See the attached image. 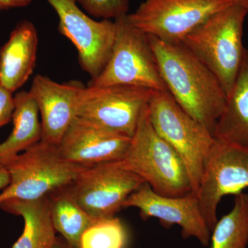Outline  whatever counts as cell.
Returning <instances> with one entry per match:
<instances>
[{
  "mask_svg": "<svg viewBox=\"0 0 248 248\" xmlns=\"http://www.w3.org/2000/svg\"><path fill=\"white\" fill-rule=\"evenodd\" d=\"M11 182L0 193L6 201H33L69 184L84 167L62 157L58 146L40 141L4 165Z\"/></svg>",
  "mask_w": 248,
  "mask_h": 248,
  "instance_id": "5",
  "label": "cell"
},
{
  "mask_svg": "<svg viewBox=\"0 0 248 248\" xmlns=\"http://www.w3.org/2000/svg\"><path fill=\"white\" fill-rule=\"evenodd\" d=\"M234 3V0H146L127 15V19L146 35L179 45L210 16Z\"/></svg>",
  "mask_w": 248,
  "mask_h": 248,
  "instance_id": "7",
  "label": "cell"
},
{
  "mask_svg": "<svg viewBox=\"0 0 248 248\" xmlns=\"http://www.w3.org/2000/svg\"><path fill=\"white\" fill-rule=\"evenodd\" d=\"M248 188V148L215 139L196 195L210 232L217 222L222 198Z\"/></svg>",
  "mask_w": 248,
  "mask_h": 248,
  "instance_id": "8",
  "label": "cell"
},
{
  "mask_svg": "<svg viewBox=\"0 0 248 248\" xmlns=\"http://www.w3.org/2000/svg\"><path fill=\"white\" fill-rule=\"evenodd\" d=\"M11 182L9 170L6 166L0 164V190H4Z\"/></svg>",
  "mask_w": 248,
  "mask_h": 248,
  "instance_id": "25",
  "label": "cell"
},
{
  "mask_svg": "<svg viewBox=\"0 0 248 248\" xmlns=\"http://www.w3.org/2000/svg\"><path fill=\"white\" fill-rule=\"evenodd\" d=\"M85 88L78 81L60 83L37 75L29 93L41 115V141L59 146L63 135L76 119Z\"/></svg>",
  "mask_w": 248,
  "mask_h": 248,
  "instance_id": "14",
  "label": "cell"
},
{
  "mask_svg": "<svg viewBox=\"0 0 248 248\" xmlns=\"http://www.w3.org/2000/svg\"><path fill=\"white\" fill-rule=\"evenodd\" d=\"M59 17V32L78 50L81 68L97 78L110 58L115 36V21H96L85 14L77 0H46Z\"/></svg>",
  "mask_w": 248,
  "mask_h": 248,
  "instance_id": "11",
  "label": "cell"
},
{
  "mask_svg": "<svg viewBox=\"0 0 248 248\" xmlns=\"http://www.w3.org/2000/svg\"><path fill=\"white\" fill-rule=\"evenodd\" d=\"M156 92L138 86H86L77 117L132 138L142 110Z\"/></svg>",
  "mask_w": 248,
  "mask_h": 248,
  "instance_id": "10",
  "label": "cell"
},
{
  "mask_svg": "<svg viewBox=\"0 0 248 248\" xmlns=\"http://www.w3.org/2000/svg\"><path fill=\"white\" fill-rule=\"evenodd\" d=\"M14 98V128L8 138L0 143V164L2 165L42 140L40 112L30 93L20 91Z\"/></svg>",
  "mask_w": 248,
  "mask_h": 248,
  "instance_id": "18",
  "label": "cell"
},
{
  "mask_svg": "<svg viewBox=\"0 0 248 248\" xmlns=\"http://www.w3.org/2000/svg\"><path fill=\"white\" fill-rule=\"evenodd\" d=\"M53 248H78L74 247V246H71L68 244V242L63 239V237H57V241L55 242V246Z\"/></svg>",
  "mask_w": 248,
  "mask_h": 248,
  "instance_id": "26",
  "label": "cell"
},
{
  "mask_svg": "<svg viewBox=\"0 0 248 248\" xmlns=\"http://www.w3.org/2000/svg\"><path fill=\"white\" fill-rule=\"evenodd\" d=\"M146 183L124 169L119 161L85 168L66 186L70 193L85 211L95 218L115 217L124 202Z\"/></svg>",
  "mask_w": 248,
  "mask_h": 248,
  "instance_id": "9",
  "label": "cell"
},
{
  "mask_svg": "<svg viewBox=\"0 0 248 248\" xmlns=\"http://www.w3.org/2000/svg\"><path fill=\"white\" fill-rule=\"evenodd\" d=\"M14 110V93L0 84V128L12 120Z\"/></svg>",
  "mask_w": 248,
  "mask_h": 248,
  "instance_id": "23",
  "label": "cell"
},
{
  "mask_svg": "<svg viewBox=\"0 0 248 248\" xmlns=\"http://www.w3.org/2000/svg\"><path fill=\"white\" fill-rule=\"evenodd\" d=\"M237 4L242 5L245 8L248 9V0H234Z\"/></svg>",
  "mask_w": 248,
  "mask_h": 248,
  "instance_id": "27",
  "label": "cell"
},
{
  "mask_svg": "<svg viewBox=\"0 0 248 248\" xmlns=\"http://www.w3.org/2000/svg\"><path fill=\"white\" fill-rule=\"evenodd\" d=\"M114 21L115 36L110 58L88 86H130L168 91L148 35L132 25L127 16Z\"/></svg>",
  "mask_w": 248,
  "mask_h": 248,
  "instance_id": "6",
  "label": "cell"
},
{
  "mask_svg": "<svg viewBox=\"0 0 248 248\" xmlns=\"http://www.w3.org/2000/svg\"><path fill=\"white\" fill-rule=\"evenodd\" d=\"M128 232L117 217L97 218L81 235L78 248H126Z\"/></svg>",
  "mask_w": 248,
  "mask_h": 248,
  "instance_id": "21",
  "label": "cell"
},
{
  "mask_svg": "<svg viewBox=\"0 0 248 248\" xmlns=\"http://www.w3.org/2000/svg\"><path fill=\"white\" fill-rule=\"evenodd\" d=\"M147 35L168 91L213 135L227 97L216 76L182 44L166 43Z\"/></svg>",
  "mask_w": 248,
  "mask_h": 248,
  "instance_id": "1",
  "label": "cell"
},
{
  "mask_svg": "<svg viewBox=\"0 0 248 248\" xmlns=\"http://www.w3.org/2000/svg\"><path fill=\"white\" fill-rule=\"evenodd\" d=\"M66 186L58 187L47 195L50 217L57 232L68 244L78 248L81 235L97 218L80 206Z\"/></svg>",
  "mask_w": 248,
  "mask_h": 248,
  "instance_id": "19",
  "label": "cell"
},
{
  "mask_svg": "<svg viewBox=\"0 0 248 248\" xmlns=\"http://www.w3.org/2000/svg\"><path fill=\"white\" fill-rule=\"evenodd\" d=\"M0 209L24 219V230L12 248H53L56 231L50 217L48 197L33 201H6Z\"/></svg>",
  "mask_w": 248,
  "mask_h": 248,
  "instance_id": "17",
  "label": "cell"
},
{
  "mask_svg": "<svg viewBox=\"0 0 248 248\" xmlns=\"http://www.w3.org/2000/svg\"><path fill=\"white\" fill-rule=\"evenodd\" d=\"M131 138L76 117L58 146L62 157L89 168L123 159Z\"/></svg>",
  "mask_w": 248,
  "mask_h": 248,
  "instance_id": "13",
  "label": "cell"
},
{
  "mask_svg": "<svg viewBox=\"0 0 248 248\" xmlns=\"http://www.w3.org/2000/svg\"><path fill=\"white\" fill-rule=\"evenodd\" d=\"M33 0H0V11L27 6Z\"/></svg>",
  "mask_w": 248,
  "mask_h": 248,
  "instance_id": "24",
  "label": "cell"
},
{
  "mask_svg": "<svg viewBox=\"0 0 248 248\" xmlns=\"http://www.w3.org/2000/svg\"><path fill=\"white\" fill-rule=\"evenodd\" d=\"M210 248H248V195H235L234 206L217 222Z\"/></svg>",
  "mask_w": 248,
  "mask_h": 248,
  "instance_id": "20",
  "label": "cell"
},
{
  "mask_svg": "<svg viewBox=\"0 0 248 248\" xmlns=\"http://www.w3.org/2000/svg\"><path fill=\"white\" fill-rule=\"evenodd\" d=\"M125 208H138L143 219L158 218L166 228L177 225L184 239L195 238L202 246H210L211 232L194 192L182 197H166L156 193L147 183H143L124 202Z\"/></svg>",
  "mask_w": 248,
  "mask_h": 248,
  "instance_id": "12",
  "label": "cell"
},
{
  "mask_svg": "<svg viewBox=\"0 0 248 248\" xmlns=\"http://www.w3.org/2000/svg\"><path fill=\"white\" fill-rule=\"evenodd\" d=\"M0 248H1V246H0Z\"/></svg>",
  "mask_w": 248,
  "mask_h": 248,
  "instance_id": "28",
  "label": "cell"
},
{
  "mask_svg": "<svg viewBox=\"0 0 248 248\" xmlns=\"http://www.w3.org/2000/svg\"><path fill=\"white\" fill-rule=\"evenodd\" d=\"M214 138L248 148V50L234 84L227 95L223 112L217 121Z\"/></svg>",
  "mask_w": 248,
  "mask_h": 248,
  "instance_id": "16",
  "label": "cell"
},
{
  "mask_svg": "<svg viewBox=\"0 0 248 248\" xmlns=\"http://www.w3.org/2000/svg\"><path fill=\"white\" fill-rule=\"evenodd\" d=\"M148 108L153 128L184 161L192 192L197 193L204 165L215 141L213 134L183 110L169 91H156Z\"/></svg>",
  "mask_w": 248,
  "mask_h": 248,
  "instance_id": "4",
  "label": "cell"
},
{
  "mask_svg": "<svg viewBox=\"0 0 248 248\" xmlns=\"http://www.w3.org/2000/svg\"><path fill=\"white\" fill-rule=\"evenodd\" d=\"M37 46L35 25L29 20L18 23L0 47V84L14 93L27 82L35 67Z\"/></svg>",
  "mask_w": 248,
  "mask_h": 248,
  "instance_id": "15",
  "label": "cell"
},
{
  "mask_svg": "<svg viewBox=\"0 0 248 248\" xmlns=\"http://www.w3.org/2000/svg\"><path fill=\"white\" fill-rule=\"evenodd\" d=\"M89 15L103 19H117L128 15L130 0H77Z\"/></svg>",
  "mask_w": 248,
  "mask_h": 248,
  "instance_id": "22",
  "label": "cell"
},
{
  "mask_svg": "<svg viewBox=\"0 0 248 248\" xmlns=\"http://www.w3.org/2000/svg\"><path fill=\"white\" fill-rule=\"evenodd\" d=\"M248 14L246 8L234 3L210 16L182 42L216 76L226 96L244 58L243 35Z\"/></svg>",
  "mask_w": 248,
  "mask_h": 248,
  "instance_id": "2",
  "label": "cell"
},
{
  "mask_svg": "<svg viewBox=\"0 0 248 248\" xmlns=\"http://www.w3.org/2000/svg\"><path fill=\"white\" fill-rule=\"evenodd\" d=\"M148 106L142 110L128 151L119 163L140 176L159 195L170 197L187 195L192 190L185 164L153 128Z\"/></svg>",
  "mask_w": 248,
  "mask_h": 248,
  "instance_id": "3",
  "label": "cell"
}]
</instances>
